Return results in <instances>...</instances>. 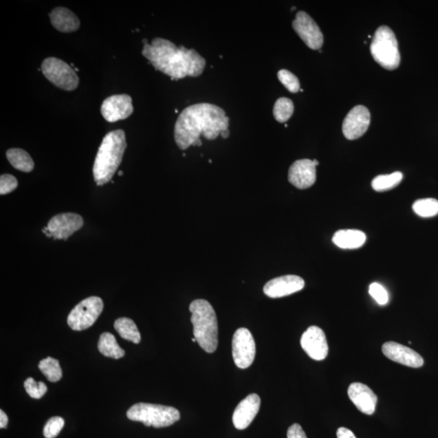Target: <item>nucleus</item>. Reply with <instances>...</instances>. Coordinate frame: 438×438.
I'll return each instance as SVG.
<instances>
[{
  "instance_id": "nucleus-1",
  "label": "nucleus",
  "mask_w": 438,
  "mask_h": 438,
  "mask_svg": "<svg viewBox=\"0 0 438 438\" xmlns=\"http://www.w3.org/2000/svg\"><path fill=\"white\" fill-rule=\"evenodd\" d=\"M228 127L229 118L222 108L211 103L194 104L180 113L175 124V141L185 151L192 146H201V135L212 141Z\"/></svg>"
},
{
  "instance_id": "nucleus-2",
  "label": "nucleus",
  "mask_w": 438,
  "mask_h": 438,
  "mask_svg": "<svg viewBox=\"0 0 438 438\" xmlns=\"http://www.w3.org/2000/svg\"><path fill=\"white\" fill-rule=\"evenodd\" d=\"M143 42V56L157 70L173 79L197 78L205 69L206 60L196 50L177 47L171 41L160 38L153 39L151 43H148L146 39Z\"/></svg>"
},
{
  "instance_id": "nucleus-3",
  "label": "nucleus",
  "mask_w": 438,
  "mask_h": 438,
  "mask_svg": "<svg viewBox=\"0 0 438 438\" xmlns=\"http://www.w3.org/2000/svg\"><path fill=\"white\" fill-rule=\"evenodd\" d=\"M126 148L127 142L123 130L112 131L103 138L93 168L94 180L98 186L111 182L121 164Z\"/></svg>"
},
{
  "instance_id": "nucleus-4",
  "label": "nucleus",
  "mask_w": 438,
  "mask_h": 438,
  "mask_svg": "<svg viewBox=\"0 0 438 438\" xmlns=\"http://www.w3.org/2000/svg\"><path fill=\"white\" fill-rule=\"evenodd\" d=\"M189 311L197 342L208 353H214L219 345V326L213 307L206 300H196Z\"/></svg>"
},
{
  "instance_id": "nucleus-5",
  "label": "nucleus",
  "mask_w": 438,
  "mask_h": 438,
  "mask_svg": "<svg viewBox=\"0 0 438 438\" xmlns=\"http://www.w3.org/2000/svg\"><path fill=\"white\" fill-rule=\"evenodd\" d=\"M127 417L131 421L142 422L148 427L164 428L177 422L180 413L173 406L139 403L131 406Z\"/></svg>"
},
{
  "instance_id": "nucleus-6",
  "label": "nucleus",
  "mask_w": 438,
  "mask_h": 438,
  "mask_svg": "<svg viewBox=\"0 0 438 438\" xmlns=\"http://www.w3.org/2000/svg\"><path fill=\"white\" fill-rule=\"evenodd\" d=\"M374 61L387 70H395L400 65L398 41L388 26L379 27L370 46Z\"/></svg>"
},
{
  "instance_id": "nucleus-7",
  "label": "nucleus",
  "mask_w": 438,
  "mask_h": 438,
  "mask_svg": "<svg viewBox=\"0 0 438 438\" xmlns=\"http://www.w3.org/2000/svg\"><path fill=\"white\" fill-rule=\"evenodd\" d=\"M42 71L47 80L58 88L72 91L78 87L79 78L76 72L60 58L50 57L44 60Z\"/></svg>"
},
{
  "instance_id": "nucleus-8",
  "label": "nucleus",
  "mask_w": 438,
  "mask_h": 438,
  "mask_svg": "<svg viewBox=\"0 0 438 438\" xmlns=\"http://www.w3.org/2000/svg\"><path fill=\"white\" fill-rule=\"evenodd\" d=\"M103 310L101 298L91 296L87 298L71 311L67 317V324L76 331H84L92 327Z\"/></svg>"
},
{
  "instance_id": "nucleus-9",
  "label": "nucleus",
  "mask_w": 438,
  "mask_h": 438,
  "mask_svg": "<svg viewBox=\"0 0 438 438\" xmlns=\"http://www.w3.org/2000/svg\"><path fill=\"white\" fill-rule=\"evenodd\" d=\"M232 355L234 364L239 369H245L254 363L256 343L252 333L246 328H239L234 333Z\"/></svg>"
},
{
  "instance_id": "nucleus-10",
  "label": "nucleus",
  "mask_w": 438,
  "mask_h": 438,
  "mask_svg": "<svg viewBox=\"0 0 438 438\" xmlns=\"http://www.w3.org/2000/svg\"><path fill=\"white\" fill-rule=\"evenodd\" d=\"M293 29L303 42L311 50L322 48L324 37L319 26L309 14L300 11L292 22Z\"/></svg>"
},
{
  "instance_id": "nucleus-11",
  "label": "nucleus",
  "mask_w": 438,
  "mask_h": 438,
  "mask_svg": "<svg viewBox=\"0 0 438 438\" xmlns=\"http://www.w3.org/2000/svg\"><path fill=\"white\" fill-rule=\"evenodd\" d=\"M370 112L367 107L356 106L349 111L342 123V133L349 140L358 139L367 132L370 125Z\"/></svg>"
},
{
  "instance_id": "nucleus-12",
  "label": "nucleus",
  "mask_w": 438,
  "mask_h": 438,
  "mask_svg": "<svg viewBox=\"0 0 438 438\" xmlns=\"http://www.w3.org/2000/svg\"><path fill=\"white\" fill-rule=\"evenodd\" d=\"M133 111L132 98L128 94H118L107 98L101 106L103 118L110 123L129 118Z\"/></svg>"
},
{
  "instance_id": "nucleus-13",
  "label": "nucleus",
  "mask_w": 438,
  "mask_h": 438,
  "mask_svg": "<svg viewBox=\"0 0 438 438\" xmlns=\"http://www.w3.org/2000/svg\"><path fill=\"white\" fill-rule=\"evenodd\" d=\"M83 217L74 213H65L54 216L49 221L47 230L56 239H67L72 234L83 227Z\"/></svg>"
},
{
  "instance_id": "nucleus-14",
  "label": "nucleus",
  "mask_w": 438,
  "mask_h": 438,
  "mask_svg": "<svg viewBox=\"0 0 438 438\" xmlns=\"http://www.w3.org/2000/svg\"><path fill=\"white\" fill-rule=\"evenodd\" d=\"M302 349L310 358L323 360L327 358L329 347L326 335L318 327H310L301 337Z\"/></svg>"
},
{
  "instance_id": "nucleus-15",
  "label": "nucleus",
  "mask_w": 438,
  "mask_h": 438,
  "mask_svg": "<svg viewBox=\"0 0 438 438\" xmlns=\"http://www.w3.org/2000/svg\"><path fill=\"white\" fill-rule=\"evenodd\" d=\"M318 164V161L315 160L296 161L289 169V182L299 189H306L313 186L317 179L316 166Z\"/></svg>"
},
{
  "instance_id": "nucleus-16",
  "label": "nucleus",
  "mask_w": 438,
  "mask_h": 438,
  "mask_svg": "<svg viewBox=\"0 0 438 438\" xmlns=\"http://www.w3.org/2000/svg\"><path fill=\"white\" fill-rule=\"evenodd\" d=\"M305 280L297 275H284V276L271 279L265 284L263 291L266 296L273 299L294 294L305 287Z\"/></svg>"
},
{
  "instance_id": "nucleus-17",
  "label": "nucleus",
  "mask_w": 438,
  "mask_h": 438,
  "mask_svg": "<svg viewBox=\"0 0 438 438\" xmlns=\"http://www.w3.org/2000/svg\"><path fill=\"white\" fill-rule=\"evenodd\" d=\"M382 352L388 359L405 365V366L417 369L424 365V360L421 355L398 342H387L384 343Z\"/></svg>"
},
{
  "instance_id": "nucleus-18",
  "label": "nucleus",
  "mask_w": 438,
  "mask_h": 438,
  "mask_svg": "<svg viewBox=\"0 0 438 438\" xmlns=\"http://www.w3.org/2000/svg\"><path fill=\"white\" fill-rule=\"evenodd\" d=\"M261 399L256 394L248 395L237 406L233 413L234 426L239 430H245L259 412Z\"/></svg>"
},
{
  "instance_id": "nucleus-19",
  "label": "nucleus",
  "mask_w": 438,
  "mask_h": 438,
  "mask_svg": "<svg viewBox=\"0 0 438 438\" xmlns=\"http://www.w3.org/2000/svg\"><path fill=\"white\" fill-rule=\"evenodd\" d=\"M349 399L361 413L373 415L376 410L377 397L370 388L363 383L351 384L347 391Z\"/></svg>"
},
{
  "instance_id": "nucleus-20",
  "label": "nucleus",
  "mask_w": 438,
  "mask_h": 438,
  "mask_svg": "<svg viewBox=\"0 0 438 438\" xmlns=\"http://www.w3.org/2000/svg\"><path fill=\"white\" fill-rule=\"evenodd\" d=\"M50 19L54 28L62 33H72L78 30L80 21L74 12L66 8L58 7L50 13Z\"/></svg>"
},
{
  "instance_id": "nucleus-21",
  "label": "nucleus",
  "mask_w": 438,
  "mask_h": 438,
  "mask_svg": "<svg viewBox=\"0 0 438 438\" xmlns=\"http://www.w3.org/2000/svg\"><path fill=\"white\" fill-rule=\"evenodd\" d=\"M332 241L342 250H356L366 241V234L359 230H340L333 234Z\"/></svg>"
},
{
  "instance_id": "nucleus-22",
  "label": "nucleus",
  "mask_w": 438,
  "mask_h": 438,
  "mask_svg": "<svg viewBox=\"0 0 438 438\" xmlns=\"http://www.w3.org/2000/svg\"><path fill=\"white\" fill-rule=\"evenodd\" d=\"M7 159L13 168L23 173H30L34 168V162L28 153L21 149L14 148L8 150Z\"/></svg>"
},
{
  "instance_id": "nucleus-23",
  "label": "nucleus",
  "mask_w": 438,
  "mask_h": 438,
  "mask_svg": "<svg viewBox=\"0 0 438 438\" xmlns=\"http://www.w3.org/2000/svg\"><path fill=\"white\" fill-rule=\"evenodd\" d=\"M98 351L107 358L113 359H120L124 358L125 355L124 350L122 349L118 342L116 340V337L111 333H103L99 338Z\"/></svg>"
},
{
  "instance_id": "nucleus-24",
  "label": "nucleus",
  "mask_w": 438,
  "mask_h": 438,
  "mask_svg": "<svg viewBox=\"0 0 438 438\" xmlns=\"http://www.w3.org/2000/svg\"><path fill=\"white\" fill-rule=\"evenodd\" d=\"M116 331L119 333L120 337L138 344L142 340L141 333L138 331L137 325L133 320L127 318L117 319L114 324Z\"/></svg>"
},
{
  "instance_id": "nucleus-25",
  "label": "nucleus",
  "mask_w": 438,
  "mask_h": 438,
  "mask_svg": "<svg viewBox=\"0 0 438 438\" xmlns=\"http://www.w3.org/2000/svg\"><path fill=\"white\" fill-rule=\"evenodd\" d=\"M404 175L400 171L390 175H381L373 179L372 187L375 191L385 192L398 186L403 180Z\"/></svg>"
},
{
  "instance_id": "nucleus-26",
  "label": "nucleus",
  "mask_w": 438,
  "mask_h": 438,
  "mask_svg": "<svg viewBox=\"0 0 438 438\" xmlns=\"http://www.w3.org/2000/svg\"><path fill=\"white\" fill-rule=\"evenodd\" d=\"M39 368L50 382H56L62 378V369L60 362L56 359L49 356V358L40 361Z\"/></svg>"
},
{
  "instance_id": "nucleus-27",
  "label": "nucleus",
  "mask_w": 438,
  "mask_h": 438,
  "mask_svg": "<svg viewBox=\"0 0 438 438\" xmlns=\"http://www.w3.org/2000/svg\"><path fill=\"white\" fill-rule=\"evenodd\" d=\"M294 112V104L291 99L280 98L274 103L273 114L274 119L279 123H286L290 120Z\"/></svg>"
},
{
  "instance_id": "nucleus-28",
  "label": "nucleus",
  "mask_w": 438,
  "mask_h": 438,
  "mask_svg": "<svg viewBox=\"0 0 438 438\" xmlns=\"http://www.w3.org/2000/svg\"><path fill=\"white\" fill-rule=\"evenodd\" d=\"M413 210L421 218H432L438 215V201L435 198L419 199L413 203Z\"/></svg>"
},
{
  "instance_id": "nucleus-29",
  "label": "nucleus",
  "mask_w": 438,
  "mask_h": 438,
  "mask_svg": "<svg viewBox=\"0 0 438 438\" xmlns=\"http://www.w3.org/2000/svg\"><path fill=\"white\" fill-rule=\"evenodd\" d=\"M278 78L288 91L296 94L300 91V85L299 79L290 71L283 69L278 72Z\"/></svg>"
},
{
  "instance_id": "nucleus-30",
  "label": "nucleus",
  "mask_w": 438,
  "mask_h": 438,
  "mask_svg": "<svg viewBox=\"0 0 438 438\" xmlns=\"http://www.w3.org/2000/svg\"><path fill=\"white\" fill-rule=\"evenodd\" d=\"M25 389L31 398L41 399L47 391L46 384L37 382L32 377H29L24 383Z\"/></svg>"
},
{
  "instance_id": "nucleus-31",
  "label": "nucleus",
  "mask_w": 438,
  "mask_h": 438,
  "mask_svg": "<svg viewBox=\"0 0 438 438\" xmlns=\"http://www.w3.org/2000/svg\"><path fill=\"white\" fill-rule=\"evenodd\" d=\"M65 426V419L60 417H52L44 427L43 435L46 438H55Z\"/></svg>"
},
{
  "instance_id": "nucleus-32",
  "label": "nucleus",
  "mask_w": 438,
  "mask_h": 438,
  "mask_svg": "<svg viewBox=\"0 0 438 438\" xmlns=\"http://www.w3.org/2000/svg\"><path fill=\"white\" fill-rule=\"evenodd\" d=\"M369 293L379 305H386L390 300L389 293L380 283H373L369 286Z\"/></svg>"
},
{
  "instance_id": "nucleus-33",
  "label": "nucleus",
  "mask_w": 438,
  "mask_h": 438,
  "mask_svg": "<svg viewBox=\"0 0 438 438\" xmlns=\"http://www.w3.org/2000/svg\"><path fill=\"white\" fill-rule=\"evenodd\" d=\"M18 186L17 179L12 175H2L0 177V194L6 195L14 191Z\"/></svg>"
},
{
  "instance_id": "nucleus-34",
  "label": "nucleus",
  "mask_w": 438,
  "mask_h": 438,
  "mask_svg": "<svg viewBox=\"0 0 438 438\" xmlns=\"http://www.w3.org/2000/svg\"><path fill=\"white\" fill-rule=\"evenodd\" d=\"M287 438H307V436L300 424H294L288 428Z\"/></svg>"
},
{
  "instance_id": "nucleus-35",
  "label": "nucleus",
  "mask_w": 438,
  "mask_h": 438,
  "mask_svg": "<svg viewBox=\"0 0 438 438\" xmlns=\"http://www.w3.org/2000/svg\"><path fill=\"white\" fill-rule=\"evenodd\" d=\"M338 438H356L354 433L349 428L341 427L337 431Z\"/></svg>"
},
{
  "instance_id": "nucleus-36",
  "label": "nucleus",
  "mask_w": 438,
  "mask_h": 438,
  "mask_svg": "<svg viewBox=\"0 0 438 438\" xmlns=\"http://www.w3.org/2000/svg\"><path fill=\"white\" fill-rule=\"evenodd\" d=\"M8 418L3 410H0V428H6L8 426Z\"/></svg>"
},
{
  "instance_id": "nucleus-37",
  "label": "nucleus",
  "mask_w": 438,
  "mask_h": 438,
  "mask_svg": "<svg viewBox=\"0 0 438 438\" xmlns=\"http://www.w3.org/2000/svg\"><path fill=\"white\" fill-rule=\"evenodd\" d=\"M220 135L223 138L227 139L230 135L229 130L223 131V132L221 133Z\"/></svg>"
},
{
  "instance_id": "nucleus-38",
  "label": "nucleus",
  "mask_w": 438,
  "mask_h": 438,
  "mask_svg": "<svg viewBox=\"0 0 438 438\" xmlns=\"http://www.w3.org/2000/svg\"><path fill=\"white\" fill-rule=\"evenodd\" d=\"M124 175V174H123V171H120V173H119V175L120 176V175Z\"/></svg>"
},
{
  "instance_id": "nucleus-39",
  "label": "nucleus",
  "mask_w": 438,
  "mask_h": 438,
  "mask_svg": "<svg viewBox=\"0 0 438 438\" xmlns=\"http://www.w3.org/2000/svg\"><path fill=\"white\" fill-rule=\"evenodd\" d=\"M192 341H193V342H197V340H196V338H192Z\"/></svg>"
}]
</instances>
